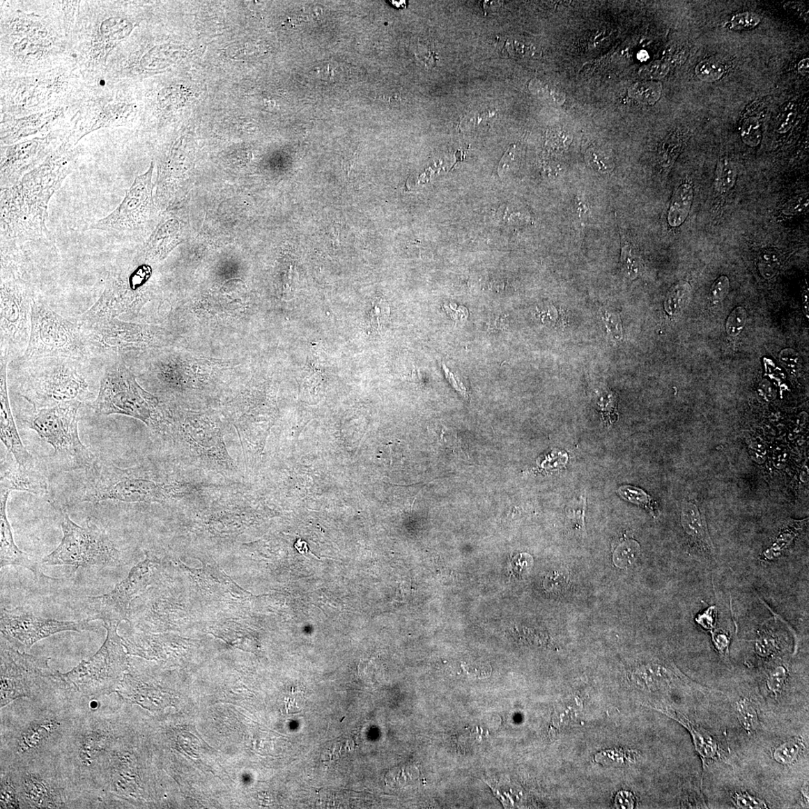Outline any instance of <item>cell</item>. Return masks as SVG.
<instances>
[{
	"label": "cell",
	"mask_w": 809,
	"mask_h": 809,
	"mask_svg": "<svg viewBox=\"0 0 809 809\" xmlns=\"http://www.w3.org/2000/svg\"><path fill=\"white\" fill-rule=\"evenodd\" d=\"M88 701L75 702L53 693L20 698L2 708L0 769L57 757Z\"/></svg>",
	"instance_id": "1"
},
{
	"label": "cell",
	"mask_w": 809,
	"mask_h": 809,
	"mask_svg": "<svg viewBox=\"0 0 809 809\" xmlns=\"http://www.w3.org/2000/svg\"><path fill=\"white\" fill-rule=\"evenodd\" d=\"M102 698L97 707L88 705L78 719L58 756L87 808H97L96 785L100 772L118 739L132 728L128 704L116 693L107 704Z\"/></svg>",
	"instance_id": "2"
},
{
	"label": "cell",
	"mask_w": 809,
	"mask_h": 809,
	"mask_svg": "<svg viewBox=\"0 0 809 809\" xmlns=\"http://www.w3.org/2000/svg\"><path fill=\"white\" fill-rule=\"evenodd\" d=\"M74 166L73 157L49 159L0 194L2 244H52L48 206Z\"/></svg>",
	"instance_id": "3"
},
{
	"label": "cell",
	"mask_w": 809,
	"mask_h": 809,
	"mask_svg": "<svg viewBox=\"0 0 809 809\" xmlns=\"http://www.w3.org/2000/svg\"><path fill=\"white\" fill-rule=\"evenodd\" d=\"M84 469L82 486L71 501L72 504L163 502L175 497L177 491L176 484L166 477L141 468H121L111 463L94 461Z\"/></svg>",
	"instance_id": "4"
},
{
	"label": "cell",
	"mask_w": 809,
	"mask_h": 809,
	"mask_svg": "<svg viewBox=\"0 0 809 809\" xmlns=\"http://www.w3.org/2000/svg\"><path fill=\"white\" fill-rule=\"evenodd\" d=\"M118 625L103 624L107 635L102 647L72 670L58 672L56 693L69 700L83 702L116 693L128 667Z\"/></svg>",
	"instance_id": "5"
},
{
	"label": "cell",
	"mask_w": 809,
	"mask_h": 809,
	"mask_svg": "<svg viewBox=\"0 0 809 809\" xmlns=\"http://www.w3.org/2000/svg\"><path fill=\"white\" fill-rule=\"evenodd\" d=\"M93 407L99 415L132 417L161 433L168 429V419L157 398L139 386L122 355L114 357L106 367Z\"/></svg>",
	"instance_id": "6"
},
{
	"label": "cell",
	"mask_w": 809,
	"mask_h": 809,
	"mask_svg": "<svg viewBox=\"0 0 809 809\" xmlns=\"http://www.w3.org/2000/svg\"><path fill=\"white\" fill-rule=\"evenodd\" d=\"M22 387V396L34 410L70 401L84 402L93 396L79 368L82 361L67 357L29 360ZM27 362V361H26Z\"/></svg>",
	"instance_id": "7"
},
{
	"label": "cell",
	"mask_w": 809,
	"mask_h": 809,
	"mask_svg": "<svg viewBox=\"0 0 809 809\" xmlns=\"http://www.w3.org/2000/svg\"><path fill=\"white\" fill-rule=\"evenodd\" d=\"M4 769L14 774L22 808H87L58 757Z\"/></svg>",
	"instance_id": "8"
},
{
	"label": "cell",
	"mask_w": 809,
	"mask_h": 809,
	"mask_svg": "<svg viewBox=\"0 0 809 809\" xmlns=\"http://www.w3.org/2000/svg\"><path fill=\"white\" fill-rule=\"evenodd\" d=\"M91 355L82 326L68 321L36 296L32 304L31 332L21 359L67 357L84 361Z\"/></svg>",
	"instance_id": "9"
},
{
	"label": "cell",
	"mask_w": 809,
	"mask_h": 809,
	"mask_svg": "<svg viewBox=\"0 0 809 809\" xmlns=\"http://www.w3.org/2000/svg\"><path fill=\"white\" fill-rule=\"evenodd\" d=\"M82 405L70 401L37 409L27 421L28 426L53 447L57 463L69 470L86 468L95 461L79 436L77 415Z\"/></svg>",
	"instance_id": "10"
},
{
	"label": "cell",
	"mask_w": 809,
	"mask_h": 809,
	"mask_svg": "<svg viewBox=\"0 0 809 809\" xmlns=\"http://www.w3.org/2000/svg\"><path fill=\"white\" fill-rule=\"evenodd\" d=\"M51 658L17 650L1 639L0 708L22 698H38L55 693L58 672Z\"/></svg>",
	"instance_id": "11"
},
{
	"label": "cell",
	"mask_w": 809,
	"mask_h": 809,
	"mask_svg": "<svg viewBox=\"0 0 809 809\" xmlns=\"http://www.w3.org/2000/svg\"><path fill=\"white\" fill-rule=\"evenodd\" d=\"M61 525L62 541L53 553L43 558V564L98 569L118 566L119 558L116 546L93 519H88L86 527H81L63 513Z\"/></svg>",
	"instance_id": "12"
},
{
	"label": "cell",
	"mask_w": 809,
	"mask_h": 809,
	"mask_svg": "<svg viewBox=\"0 0 809 809\" xmlns=\"http://www.w3.org/2000/svg\"><path fill=\"white\" fill-rule=\"evenodd\" d=\"M35 297L33 287L25 279L1 277V358L9 362L21 359L26 350Z\"/></svg>",
	"instance_id": "13"
},
{
	"label": "cell",
	"mask_w": 809,
	"mask_h": 809,
	"mask_svg": "<svg viewBox=\"0 0 809 809\" xmlns=\"http://www.w3.org/2000/svg\"><path fill=\"white\" fill-rule=\"evenodd\" d=\"M149 267H138L134 272L118 265L108 272L104 292L98 301L79 318L83 326L116 318L137 311L146 302L144 285L148 279Z\"/></svg>",
	"instance_id": "14"
},
{
	"label": "cell",
	"mask_w": 809,
	"mask_h": 809,
	"mask_svg": "<svg viewBox=\"0 0 809 809\" xmlns=\"http://www.w3.org/2000/svg\"><path fill=\"white\" fill-rule=\"evenodd\" d=\"M90 621L66 622L44 618L34 615L24 607L1 609L0 631L1 639L17 650L26 652L36 643L56 633L96 632L97 627Z\"/></svg>",
	"instance_id": "15"
},
{
	"label": "cell",
	"mask_w": 809,
	"mask_h": 809,
	"mask_svg": "<svg viewBox=\"0 0 809 809\" xmlns=\"http://www.w3.org/2000/svg\"><path fill=\"white\" fill-rule=\"evenodd\" d=\"M154 164L153 162L145 174L135 178L123 201L112 213L98 219L88 229L118 237L143 228L151 218L155 209Z\"/></svg>",
	"instance_id": "16"
},
{
	"label": "cell",
	"mask_w": 809,
	"mask_h": 809,
	"mask_svg": "<svg viewBox=\"0 0 809 809\" xmlns=\"http://www.w3.org/2000/svg\"><path fill=\"white\" fill-rule=\"evenodd\" d=\"M82 326L92 353H111L114 357L132 349L157 346L164 336L161 328L126 323L118 318Z\"/></svg>",
	"instance_id": "17"
},
{
	"label": "cell",
	"mask_w": 809,
	"mask_h": 809,
	"mask_svg": "<svg viewBox=\"0 0 809 809\" xmlns=\"http://www.w3.org/2000/svg\"><path fill=\"white\" fill-rule=\"evenodd\" d=\"M148 562L136 567L128 577L116 585L111 592L87 598L88 620H101L105 624H118L127 619L129 603L137 589L142 587L148 571Z\"/></svg>",
	"instance_id": "18"
},
{
	"label": "cell",
	"mask_w": 809,
	"mask_h": 809,
	"mask_svg": "<svg viewBox=\"0 0 809 809\" xmlns=\"http://www.w3.org/2000/svg\"><path fill=\"white\" fill-rule=\"evenodd\" d=\"M9 362L1 358L0 366V428L2 442L17 463L25 468H36L35 459L29 454L20 436L10 406L7 385V367Z\"/></svg>",
	"instance_id": "19"
},
{
	"label": "cell",
	"mask_w": 809,
	"mask_h": 809,
	"mask_svg": "<svg viewBox=\"0 0 809 809\" xmlns=\"http://www.w3.org/2000/svg\"><path fill=\"white\" fill-rule=\"evenodd\" d=\"M44 144L33 141L9 146L1 164V189L14 185L34 166L38 157H42Z\"/></svg>",
	"instance_id": "20"
},
{
	"label": "cell",
	"mask_w": 809,
	"mask_h": 809,
	"mask_svg": "<svg viewBox=\"0 0 809 809\" xmlns=\"http://www.w3.org/2000/svg\"><path fill=\"white\" fill-rule=\"evenodd\" d=\"M12 491L9 489L1 487V493H0V545H1V554H0V567L1 568L13 565L22 567L29 569L33 572L36 577L45 576L40 568L38 564L34 559L30 557L26 553L22 552L19 549L16 545L11 525L8 521L6 514V506L8 499Z\"/></svg>",
	"instance_id": "21"
},
{
	"label": "cell",
	"mask_w": 809,
	"mask_h": 809,
	"mask_svg": "<svg viewBox=\"0 0 809 809\" xmlns=\"http://www.w3.org/2000/svg\"><path fill=\"white\" fill-rule=\"evenodd\" d=\"M1 486L13 491L26 492L44 495L48 492L46 477L36 468H25L17 462L11 465L2 463Z\"/></svg>",
	"instance_id": "22"
},
{
	"label": "cell",
	"mask_w": 809,
	"mask_h": 809,
	"mask_svg": "<svg viewBox=\"0 0 809 809\" xmlns=\"http://www.w3.org/2000/svg\"><path fill=\"white\" fill-rule=\"evenodd\" d=\"M681 524L693 548L707 556L714 554V546L705 517L695 504L686 502L684 505Z\"/></svg>",
	"instance_id": "23"
},
{
	"label": "cell",
	"mask_w": 809,
	"mask_h": 809,
	"mask_svg": "<svg viewBox=\"0 0 809 809\" xmlns=\"http://www.w3.org/2000/svg\"><path fill=\"white\" fill-rule=\"evenodd\" d=\"M179 239L180 226L177 219H164L148 239L144 248V258L152 262L163 261L178 244Z\"/></svg>",
	"instance_id": "24"
},
{
	"label": "cell",
	"mask_w": 809,
	"mask_h": 809,
	"mask_svg": "<svg viewBox=\"0 0 809 809\" xmlns=\"http://www.w3.org/2000/svg\"><path fill=\"white\" fill-rule=\"evenodd\" d=\"M694 190L691 185L684 183L679 187L672 199L668 213V222L673 227L681 226L692 208Z\"/></svg>",
	"instance_id": "25"
},
{
	"label": "cell",
	"mask_w": 809,
	"mask_h": 809,
	"mask_svg": "<svg viewBox=\"0 0 809 809\" xmlns=\"http://www.w3.org/2000/svg\"><path fill=\"white\" fill-rule=\"evenodd\" d=\"M663 713L672 716L671 717H673L675 721L681 723L688 729V731L692 733L697 751L704 758L716 760L718 757H721L717 743L714 741L711 736L707 734L705 731L691 723L687 719L683 718L681 716H678L675 714H672L668 712Z\"/></svg>",
	"instance_id": "26"
},
{
	"label": "cell",
	"mask_w": 809,
	"mask_h": 809,
	"mask_svg": "<svg viewBox=\"0 0 809 809\" xmlns=\"http://www.w3.org/2000/svg\"><path fill=\"white\" fill-rule=\"evenodd\" d=\"M0 776H1L0 808H22L18 787L13 771L10 769H0Z\"/></svg>",
	"instance_id": "27"
},
{
	"label": "cell",
	"mask_w": 809,
	"mask_h": 809,
	"mask_svg": "<svg viewBox=\"0 0 809 809\" xmlns=\"http://www.w3.org/2000/svg\"><path fill=\"white\" fill-rule=\"evenodd\" d=\"M736 181L737 171L733 164L726 157L719 159L715 178L716 191L721 194L727 193L735 185Z\"/></svg>",
	"instance_id": "28"
},
{
	"label": "cell",
	"mask_w": 809,
	"mask_h": 809,
	"mask_svg": "<svg viewBox=\"0 0 809 809\" xmlns=\"http://www.w3.org/2000/svg\"><path fill=\"white\" fill-rule=\"evenodd\" d=\"M692 288L685 282H681L674 286L668 293L665 309L668 313L674 314L684 308L691 299Z\"/></svg>",
	"instance_id": "29"
},
{
	"label": "cell",
	"mask_w": 809,
	"mask_h": 809,
	"mask_svg": "<svg viewBox=\"0 0 809 809\" xmlns=\"http://www.w3.org/2000/svg\"><path fill=\"white\" fill-rule=\"evenodd\" d=\"M803 743L801 739H793L778 746L773 752L774 760L783 765L794 763L803 752Z\"/></svg>",
	"instance_id": "30"
},
{
	"label": "cell",
	"mask_w": 809,
	"mask_h": 809,
	"mask_svg": "<svg viewBox=\"0 0 809 809\" xmlns=\"http://www.w3.org/2000/svg\"><path fill=\"white\" fill-rule=\"evenodd\" d=\"M737 714L741 725L744 727L748 733H753L759 727V716L757 709L754 704L747 700V699H742L736 704Z\"/></svg>",
	"instance_id": "31"
},
{
	"label": "cell",
	"mask_w": 809,
	"mask_h": 809,
	"mask_svg": "<svg viewBox=\"0 0 809 809\" xmlns=\"http://www.w3.org/2000/svg\"><path fill=\"white\" fill-rule=\"evenodd\" d=\"M725 66L714 59H705L695 68V75L701 81L715 82L721 79L725 73Z\"/></svg>",
	"instance_id": "32"
},
{
	"label": "cell",
	"mask_w": 809,
	"mask_h": 809,
	"mask_svg": "<svg viewBox=\"0 0 809 809\" xmlns=\"http://www.w3.org/2000/svg\"><path fill=\"white\" fill-rule=\"evenodd\" d=\"M662 92L661 85L655 82H643L635 84L631 88L629 94L638 101L647 104H654L661 97Z\"/></svg>",
	"instance_id": "33"
},
{
	"label": "cell",
	"mask_w": 809,
	"mask_h": 809,
	"mask_svg": "<svg viewBox=\"0 0 809 809\" xmlns=\"http://www.w3.org/2000/svg\"><path fill=\"white\" fill-rule=\"evenodd\" d=\"M102 33L107 40L121 39L127 36L132 30V24L123 18H109L102 25Z\"/></svg>",
	"instance_id": "34"
},
{
	"label": "cell",
	"mask_w": 809,
	"mask_h": 809,
	"mask_svg": "<svg viewBox=\"0 0 809 809\" xmlns=\"http://www.w3.org/2000/svg\"><path fill=\"white\" fill-rule=\"evenodd\" d=\"M640 554V546L635 541H627L618 546L614 555L617 567L624 568L632 565Z\"/></svg>",
	"instance_id": "35"
},
{
	"label": "cell",
	"mask_w": 809,
	"mask_h": 809,
	"mask_svg": "<svg viewBox=\"0 0 809 809\" xmlns=\"http://www.w3.org/2000/svg\"><path fill=\"white\" fill-rule=\"evenodd\" d=\"M618 492L629 502L650 509L652 511H654L652 499L642 489L633 486H624L619 489Z\"/></svg>",
	"instance_id": "36"
},
{
	"label": "cell",
	"mask_w": 809,
	"mask_h": 809,
	"mask_svg": "<svg viewBox=\"0 0 809 809\" xmlns=\"http://www.w3.org/2000/svg\"><path fill=\"white\" fill-rule=\"evenodd\" d=\"M746 311L743 307H738L734 309L727 319V334L731 337H736L740 334L746 325Z\"/></svg>",
	"instance_id": "37"
},
{
	"label": "cell",
	"mask_w": 809,
	"mask_h": 809,
	"mask_svg": "<svg viewBox=\"0 0 809 809\" xmlns=\"http://www.w3.org/2000/svg\"><path fill=\"white\" fill-rule=\"evenodd\" d=\"M755 642V652L758 656L769 657L774 655L778 649L777 637L772 633H763L759 634Z\"/></svg>",
	"instance_id": "38"
},
{
	"label": "cell",
	"mask_w": 809,
	"mask_h": 809,
	"mask_svg": "<svg viewBox=\"0 0 809 809\" xmlns=\"http://www.w3.org/2000/svg\"><path fill=\"white\" fill-rule=\"evenodd\" d=\"M787 676V669L783 665H778L772 669L766 680L769 691L775 695L780 693L786 684Z\"/></svg>",
	"instance_id": "39"
},
{
	"label": "cell",
	"mask_w": 809,
	"mask_h": 809,
	"mask_svg": "<svg viewBox=\"0 0 809 809\" xmlns=\"http://www.w3.org/2000/svg\"><path fill=\"white\" fill-rule=\"evenodd\" d=\"M531 88L534 94L545 98L553 103L562 104L564 102V95L555 87L535 81L532 82Z\"/></svg>",
	"instance_id": "40"
},
{
	"label": "cell",
	"mask_w": 809,
	"mask_h": 809,
	"mask_svg": "<svg viewBox=\"0 0 809 809\" xmlns=\"http://www.w3.org/2000/svg\"><path fill=\"white\" fill-rule=\"evenodd\" d=\"M622 261L629 277H635L640 268V261L633 247L626 242L623 243Z\"/></svg>",
	"instance_id": "41"
},
{
	"label": "cell",
	"mask_w": 809,
	"mask_h": 809,
	"mask_svg": "<svg viewBox=\"0 0 809 809\" xmlns=\"http://www.w3.org/2000/svg\"><path fill=\"white\" fill-rule=\"evenodd\" d=\"M596 757V762L601 764H607L606 765H622L624 764L627 761L631 760V755L628 753L621 750H607L602 753L597 754Z\"/></svg>",
	"instance_id": "42"
},
{
	"label": "cell",
	"mask_w": 809,
	"mask_h": 809,
	"mask_svg": "<svg viewBox=\"0 0 809 809\" xmlns=\"http://www.w3.org/2000/svg\"><path fill=\"white\" fill-rule=\"evenodd\" d=\"M761 22L757 14L745 13L734 15L731 21L732 28L737 30L753 29Z\"/></svg>",
	"instance_id": "43"
},
{
	"label": "cell",
	"mask_w": 809,
	"mask_h": 809,
	"mask_svg": "<svg viewBox=\"0 0 809 809\" xmlns=\"http://www.w3.org/2000/svg\"><path fill=\"white\" fill-rule=\"evenodd\" d=\"M730 289V281L725 275L717 278L713 284L710 291L711 301L716 304L721 302L728 295Z\"/></svg>",
	"instance_id": "44"
},
{
	"label": "cell",
	"mask_w": 809,
	"mask_h": 809,
	"mask_svg": "<svg viewBox=\"0 0 809 809\" xmlns=\"http://www.w3.org/2000/svg\"><path fill=\"white\" fill-rule=\"evenodd\" d=\"M734 803L739 808H767V805L760 799L748 793H736L734 795Z\"/></svg>",
	"instance_id": "45"
},
{
	"label": "cell",
	"mask_w": 809,
	"mask_h": 809,
	"mask_svg": "<svg viewBox=\"0 0 809 809\" xmlns=\"http://www.w3.org/2000/svg\"><path fill=\"white\" fill-rule=\"evenodd\" d=\"M390 309L387 305L382 300H376L371 311V327L379 328L389 316Z\"/></svg>",
	"instance_id": "46"
},
{
	"label": "cell",
	"mask_w": 809,
	"mask_h": 809,
	"mask_svg": "<svg viewBox=\"0 0 809 809\" xmlns=\"http://www.w3.org/2000/svg\"><path fill=\"white\" fill-rule=\"evenodd\" d=\"M668 71L669 66L668 64L657 61L643 67L640 71V74L642 77L647 79H661L667 75Z\"/></svg>",
	"instance_id": "47"
},
{
	"label": "cell",
	"mask_w": 809,
	"mask_h": 809,
	"mask_svg": "<svg viewBox=\"0 0 809 809\" xmlns=\"http://www.w3.org/2000/svg\"><path fill=\"white\" fill-rule=\"evenodd\" d=\"M713 636L714 644L717 649V651L724 658H727L729 656V645H730V636L725 631H717L715 633L711 632Z\"/></svg>",
	"instance_id": "48"
},
{
	"label": "cell",
	"mask_w": 809,
	"mask_h": 809,
	"mask_svg": "<svg viewBox=\"0 0 809 809\" xmlns=\"http://www.w3.org/2000/svg\"><path fill=\"white\" fill-rule=\"evenodd\" d=\"M743 137L745 143L749 146H755L760 143L761 131L757 123L745 125Z\"/></svg>",
	"instance_id": "49"
},
{
	"label": "cell",
	"mask_w": 809,
	"mask_h": 809,
	"mask_svg": "<svg viewBox=\"0 0 809 809\" xmlns=\"http://www.w3.org/2000/svg\"><path fill=\"white\" fill-rule=\"evenodd\" d=\"M716 608L715 606L709 607L703 613L697 616L695 621L699 625L706 629V631L711 632L716 622Z\"/></svg>",
	"instance_id": "50"
},
{
	"label": "cell",
	"mask_w": 809,
	"mask_h": 809,
	"mask_svg": "<svg viewBox=\"0 0 809 809\" xmlns=\"http://www.w3.org/2000/svg\"><path fill=\"white\" fill-rule=\"evenodd\" d=\"M588 161L595 168L599 171H606L608 169V157L603 153L596 151H590L588 153Z\"/></svg>",
	"instance_id": "51"
},
{
	"label": "cell",
	"mask_w": 809,
	"mask_h": 809,
	"mask_svg": "<svg viewBox=\"0 0 809 809\" xmlns=\"http://www.w3.org/2000/svg\"><path fill=\"white\" fill-rule=\"evenodd\" d=\"M635 802V801L633 795L626 792L618 793L615 798V803L618 808H633Z\"/></svg>",
	"instance_id": "52"
},
{
	"label": "cell",
	"mask_w": 809,
	"mask_h": 809,
	"mask_svg": "<svg viewBox=\"0 0 809 809\" xmlns=\"http://www.w3.org/2000/svg\"><path fill=\"white\" fill-rule=\"evenodd\" d=\"M808 63H809V59H808V58H807V59H803L802 60V61H801L800 63H799V65H798L799 73H801L803 76H807L808 75V68H808Z\"/></svg>",
	"instance_id": "53"
},
{
	"label": "cell",
	"mask_w": 809,
	"mask_h": 809,
	"mask_svg": "<svg viewBox=\"0 0 809 809\" xmlns=\"http://www.w3.org/2000/svg\"><path fill=\"white\" fill-rule=\"evenodd\" d=\"M295 547L296 548L297 550L302 554H305L308 551V546L307 543L302 541V539H298V541L295 544Z\"/></svg>",
	"instance_id": "54"
},
{
	"label": "cell",
	"mask_w": 809,
	"mask_h": 809,
	"mask_svg": "<svg viewBox=\"0 0 809 809\" xmlns=\"http://www.w3.org/2000/svg\"><path fill=\"white\" fill-rule=\"evenodd\" d=\"M801 792L803 794V796L804 798L805 801L807 802V803H808V782L805 783V784L802 787Z\"/></svg>",
	"instance_id": "55"
}]
</instances>
